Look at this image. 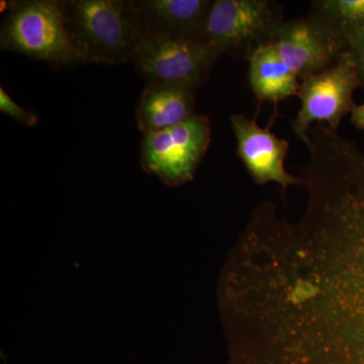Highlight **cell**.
I'll return each mask as SVG.
<instances>
[{
    "label": "cell",
    "instance_id": "cell-7",
    "mask_svg": "<svg viewBox=\"0 0 364 364\" xmlns=\"http://www.w3.org/2000/svg\"><path fill=\"white\" fill-rule=\"evenodd\" d=\"M210 143V119L198 114L173 128L144 135L141 164L163 183L181 186L193 181Z\"/></svg>",
    "mask_w": 364,
    "mask_h": 364
},
{
    "label": "cell",
    "instance_id": "cell-6",
    "mask_svg": "<svg viewBox=\"0 0 364 364\" xmlns=\"http://www.w3.org/2000/svg\"><path fill=\"white\" fill-rule=\"evenodd\" d=\"M361 87L350 53L346 51L329 68L299 78L298 97L301 107L291 121L294 135L309 145V130L315 124H325L338 132L345 116L353 109L354 91Z\"/></svg>",
    "mask_w": 364,
    "mask_h": 364
},
{
    "label": "cell",
    "instance_id": "cell-2",
    "mask_svg": "<svg viewBox=\"0 0 364 364\" xmlns=\"http://www.w3.org/2000/svg\"><path fill=\"white\" fill-rule=\"evenodd\" d=\"M67 30L83 62L128 63L133 60L143 28L134 1H62Z\"/></svg>",
    "mask_w": 364,
    "mask_h": 364
},
{
    "label": "cell",
    "instance_id": "cell-14",
    "mask_svg": "<svg viewBox=\"0 0 364 364\" xmlns=\"http://www.w3.org/2000/svg\"><path fill=\"white\" fill-rule=\"evenodd\" d=\"M0 111L26 126L33 127L39 121V117L35 112L26 111L21 107L7 95L4 87H0Z\"/></svg>",
    "mask_w": 364,
    "mask_h": 364
},
{
    "label": "cell",
    "instance_id": "cell-9",
    "mask_svg": "<svg viewBox=\"0 0 364 364\" xmlns=\"http://www.w3.org/2000/svg\"><path fill=\"white\" fill-rule=\"evenodd\" d=\"M230 119L236 136L237 155L256 184L265 186L275 182L284 193L291 186L303 184V178L289 173L284 167L289 141L272 133L270 124L261 128L257 116L249 119L241 114H233Z\"/></svg>",
    "mask_w": 364,
    "mask_h": 364
},
{
    "label": "cell",
    "instance_id": "cell-13",
    "mask_svg": "<svg viewBox=\"0 0 364 364\" xmlns=\"http://www.w3.org/2000/svg\"><path fill=\"white\" fill-rule=\"evenodd\" d=\"M311 6L310 14L344 40L349 33L364 26V0H315Z\"/></svg>",
    "mask_w": 364,
    "mask_h": 364
},
{
    "label": "cell",
    "instance_id": "cell-12",
    "mask_svg": "<svg viewBox=\"0 0 364 364\" xmlns=\"http://www.w3.org/2000/svg\"><path fill=\"white\" fill-rule=\"evenodd\" d=\"M247 61L249 85L258 102L277 105L298 95L299 76L284 63L270 43L255 50Z\"/></svg>",
    "mask_w": 364,
    "mask_h": 364
},
{
    "label": "cell",
    "instance_id": "cell-1",
    "mask_svg": "<svg viewBox=\"0 0 364 364\" xmlns=\"http://www.w3.org/2000/svg\"><path fill=\"white\" fill-rule=\"evenodd\" d=\"M263 282L259 324L293 364H364V152L318 171Z\"/></svg>",
    "mask_w": 364,
    "mask_h": 364
},
{
    "label": "cell",
    "instance_id": "cell-10",
    "mask_svg": "<svg viewBox=\"0 0 364 364\" xmlns=\"http://www.w3.org/2000/svg\"><path fill=\"white\" fill-rule=\"evenodd\" d=\"M213 0H142L134 1L143 32L202 40Z\"/></svg>",
    "mask_w": 364,
    "mask_h": 364
},
{
    "label": "cell",
    "instance_id": "cell-16",
    "mask_svg": "<svg viewBox=\"0 0 364 364\" xmlns=\"http://www.w3.org/2000/svg\"><path fill=\"white\" fill-rule=\"evenodd\" d=\"M350 119L355 128L364 132V104L354 105Z\"/></svg>",
    "mask_w": 364,
    "mask_h": 364
},
{
    "label": "cell",
    "instance_id": "cell-4",
    "mask_svg": "<svg viewBox=\"0 0 364 364\" xmlns=\"http://www.w3.org/2000/svg\"><path fill=\"white\" fill-rule=\"evenodd\" d=\"M284 21L282 6L272 0H213L202 40L220 56L248 60Z\"/></svg>",
    "mask_w": 364,
    "mask_h": 364
},
{
    "label": "cell",
    "instance_id": "cell-11",
    "mask_svg": "<svg viewBox=\"0 0 364 364\" xmlns=\"http://www.w3.org/2000/svg\"><path fill=\"white\" fill-rule=\"evenodd\" d=\"M196 114L195 91L169 85L146 86L136 112L144 135L173 128Z\"/></svg>",
    "mask_w": 364,
    "mask_h": 364
},
{
    "label": "cell",
    "instance_id": "cell-3",
    "mask_svg": "<svg viewBox=\"0 0 364 364\" xmlns=\"http://www.w3.org/2000/svg\"><path fill=\"white\" fill-rule=\"evenodd\" d=\"M0 47L54 67L85 63L67 30L62 1L56 0L13 2L2 21Z\"/></svg>",
    "mask_w": 364,
    "mask_h": 364
},
{
    "label": "cell",
    "instance_id": "cell-8",
    "mask_svg": "<svg viewBox=\"0 0 364 364\" xmlns=\"http://www.w3.org/2000/svg\"><path fill=\"white\" fill-rule=\"evenodd\" d=\"M269 43L299 78L326 70L347 51L346 41L311 14L282 21Z\"/></svg>",
    "mask_w": 364,
    "mask_h": 364
},
{
    "label": "cell",
    "instance_id": "cell-15",
    "mask_svg": "<svg viewBox=\"0 0 364 364\" xmlns=\"http://www.w3.org/2000/svg\"><path fill=\"white\" fill-rule=\"evenodd\" d=\"M347 51L350 53L361 87L364 90V26L349 33L345 38Z\"/></svg>",
    "mask_w": 364,
    "mask_h": 364
},
{
    "label": "cell",
    "instance_id": "cell-5",
    "mask_svg": "<svg viewBox=\"0 0 364 364\" xmlns=\"http://www.w3.org/2000/svg\"><path fill=\"white\" fill-rule=\"evenodd\" d=\"M220 55L203 40L143 32L133 62L148 85L195 91L207 80Z\"/></svg>",
    "mask_w": 364,
    "mask_h": 364
}]
</instances>
